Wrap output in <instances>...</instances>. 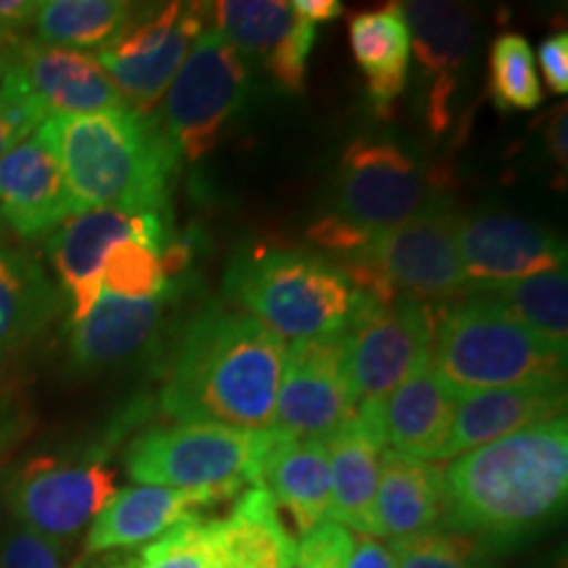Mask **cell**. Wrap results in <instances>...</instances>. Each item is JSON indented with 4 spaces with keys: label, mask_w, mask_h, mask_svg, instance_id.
Masks as SVG:
<instances>
[{
    "label": "cell",
    "mask_w": 568,
    "mask_h": 568,
    "mask_svg": "<svg viewBox=\"0 0 568 568\" xmlns=\"http://www.w3.org/2000/svg\"><path fill=\"white\" fill-rule=\"evenodd\" d=\"M77 216L59 161L38 132L0 159V222L19 237L55 232Z\"/></svg>",
    "instance_id": "cell-18"
},
{
    "label": "cell",
    "mask_w": 568,
    "mask_h": 568,
    "mask_svg": "<svg viewBox=\"0 0 568 568\" xmlns=\"http://www.w3.org/2000/svg\"><path fill=\"white\" fill-rule=\"evenodd\" d=\"M122 240H138L161 255L163 247L172 243L169 213H124L113 209L82 211L63 222L48 240L55 274L71 301V324L82 322L98 303L103 290L101 276L105 255Z\"/></svg>",
    "instance_id": "cell-14"
},
{
    "label": "cell",
    "mask_w": 568,
    "mask_h": 568,
    "mask_svg": "<svg viewBox=\"0 0 568 568\" xmlns=\"http://www.w3.org/2000/svg\"><path fill=\"white\" fill-rule=\"evenodd\" d=\"M42 122H45V113L34 103L30 90L11 63L9 71L0 77V159L11 148H17L21 140L38 132Z\"/></svg>",
    "instance_id": "cell-36"
},
{
    "label": "cell",
    "mask_w": 568,
    "mask_h": 568,
    "mask_svg": "<svg viewBox=\"0 0 568 568\" xmlns=\"http://www.w3.org/2000/svg\"><path fill=\"white\" fill-rule=\"evenodd\" d=\"M293 11L297 17L311 21V24H318V21H332L337 17H343V3L339 0H295Z\"/></svg>",
    "instance_id": "cell-45"
},
{
    "label": "cell",
    "mask_w": 568,
    "mask_h": 568,
    "mask_svg": "<svg viewBox=\"0 0 568 568\" xmlns=\"http://www.w3.org/2000/svg\"><path fill=\"white\" fill-rule=\"evenodd\" d=\"M251 90V69L216 30H203L163 95L161 130L187 161L219 145Z\"/></svg>",
    "instance_id": "cell-8"
},
{
    "label": "cell",
    "mask_w": 568,
    "mask_h": 568,
    "mask_svg": "<svg viewBox=\"0 0 568 568\" xmlns=\"http://www.w3.org/2000/svg\"><path fill=\"white\" fill-rule=\"evenodd\" d=\"M343 335L355 406L385 400L432 355L435 314L406 295L382 303L361 293Z\"/></svg>",
    "instance_id": "cell-9"
},
{
    "label": "cell",
    "mask_w": 568,
    "mask_h": 568,
    "mask_svg": "<svg viewBox=\"0 0 568 568\" xmlns=\"http://www.w3.org/2000/svg\"><path fill=\"white\" fill-rule=\"evenodd\" d=\"M203 6L169 3L140 17L98 51L109 80L132 111L151 116L203 32Z\"/></svg>",
    "instance_id": "cell-11"
},
{
    "label": "cell",
    "mask_w": 568,
    "mask_h": 568,
    "mask_svg": "<svg viewBox=\"0 0 568 568\" xmlns=\"http://www.w3.org/2000/svg\"><path fill=\"white\" fill-rule=\"evenodd\" d=\"M468 297H477L508 316L531 335L566 353L568 347V276L566 268L527 276L516 282L471 284Z\"/></svg>",
    "instance_id": "cell-29"
},
{
    "label": "cell",
    "mask_w": 568,
    "mask_h": 568,
    "mask_svg": "<svg viewBox=\"0 0 568 568\" xmlns=\"http://www.w3.org/2000/svg\"><path fill=\"white\" fill-rule=\"evenodd\" d=\"M397 568H493V552L479 539L453 529H429L395 539Z\"/></svg>",
    "instance_id": "cell-33"
},
{
    "label": "cell",
    "mask_w": 568,
    "mask_h": 568,
    "mask_svg": "<svg viewBox=\"0 0 568 568\" xmlns=\"http://www.w3.org/2000/svg\"><path fill=\"white\" fill-rule=\"evenodd\" d=\"M284 345L243 311H205L184 326L161 393L163 414L237 429H272Z\"/></svg>",
    "instance_id": "cell-2"
},
{
    "label": "cell",
    "mask_w": 568,
    "mask_h": 568,
    "mask_svg": "<svg viewBox=\"0 0 568 568\" xmlns=\"http://www.w3.org/2000/svg\"><path fill=\"white\" fill-rule=\"evenodd\" d=\"M101 568H216L211 521H201V516L187 518L134 556L113 560Z\"/></svg>",
    "instance_id": "cell-34"
},
{
    "label": "cell",
    "mask_w": 568,
    "mask_h": 568,
    "mask_svg": "<svg viewBox=\"0 0 568 568\" xmlns=\"http://www.w3.org/2000/svg\"><path fill=\"white\" fill-rule=\"evenodd\" d=\"M387 447L403 456L443 460L458 410V393L435 372L432 355L379 400Z\"/></svg>",
    "instance_id": "cell-21"
},
{
    "label": "cell",
    "mask_w": 568,
    "mask_h": 568,
    "mask_svg": "<svg viewBox=\"0 0 568 568\" xmlns=\"http://www.w3.org/2000/svg\"><path fill=\"white\" fill-rule=\"evenodd\" d=\"M59 293L32 255L0 251V368L51 324Z\"/></svg>",
    "instance_id": "cell-28"
},
{
    "label": "cell",
    "mask_w": 568,
    "mask_h": 568,
    "mask_svg": "<svg viewBox=\"0 0 568 568\" xmlns=\"http://www.w3.org/2000/svg\"><path fill=\"white\" fill-rule=\"evenodd\" d=\"M456 224L458 219L439 203L414 222L374 234L364 251L345 261L343 272L361 293L382 303L397 295L424 305L458 301L471 282L460 264Z\"/></svg>",
    "instance_id": "cell-7"
},
{
    "label": "cell",
    "mask_w": 568,
    "mask_h": 568,
    "mask_svg": "<svg viewBox=\"0 0 568 568\" xmlns=\"http://www.w3.org/2000/svg\"><path fill=\"white\" fill-rule=\"evenodd\" d=\"M316 27L311 21L297 17L293 32L284 38L276 51L264 61L268 74L280 82L282 90L303 92L305 88V67H308V55L314 51Z\"/></svg>",
    "instance_id": "cell-39"
},
{
    "label": "cell",
    "mask_w": 568,
    "mask_h": 568,
    "mask_svg": "<svg viewBox=\"0 0 568 568\" xmlns=\"http://www.w3.org/2000/svg\"><path fill=\"white\" fill-rule=\"evenodd\" d=\"M566 126H568V119H566V109H560L552 113L550 124H548V148L552 153V159L558 163H566L568 161V140H566Z\"/></svg>",
    "instance_id": "cell-46"
},
{
    "label": "cell",
    "mask_w": 568,
    "mask_h": 568,
    "mask_svg": "<svg viewBox=\"0 0 568 568\" xmlns=\"http://www.w3.org/2000/svg\"><path fill=\"white\" fill-rule=\"evenodd\" d=\"M0 234H3V222H0Z\"/></svg>",
    "instance_id": "cell-49"
},
{
    "label": "cell",
    "mask_w": 568,
    "mask_h": 568,
    "mask_svg": "<svg viewBox=\"0 0 568 568\" xmlns=\"http://www.w3.org/2000/svg\"><path fill=\"white\" fill-rule=\"evenodd\" d=\"M224 290L247 316L282 339L343 329L361 295L343 266L303 251L234 255Z\"/></svg>",
    "instance_id": "cell-4"
},
{
    "label": "cell",
    "mask_w": 568,
    "mask_h": 568,
    "mask_svg": "<svg viewBox=\"0 0 568 568\" xmlns=\"http://www.w3.org/2000/svg\"><path fill=\"white\" fill-rule=\"evenodd\" d=\"M101 287L103 293L142 301V297H161L169 282L161 272L159 253L138 240H122L105 255Z\"/></svg>",
    "instance_id": "cell-35"
},
{
    "label": "cell",
    "mask_w": 568,
    "mask_h": 568,
    "mask_svg": "<svg viewBox=\"0 0 568 568\" xmlns=\"http://www.w3.org/2000/svg\"><path fill=\"white\" fill-rule=\"evenodd\" d=\"M163 297H119L103 293L82 322L69 324V361L80 372H101L142 351L159 332Z\"/></svg>",
    "instance_id": "cell-24"
},
{
    "label": "cell",
    "mask_w": 568,
    "mask_h": 568,
    "mask_svg": "<svg viewBox=\"0 0 568 568\" xmlns=\"http://www.w3.org/2000/svg\"><path fill=\"white\" fill-rule=\"evenodd\" d=\"M0 568H80L69 566L67 545L34 535L30 529L0 531Z\"/></svg>",
    "instance_id": "cell-37"
},
{
    "label": "cell",
    "mask_w": 568,
    "mask_h": 568,
    "mask_svg": "<svg viewBox=\"0 0 568 568\" xmlns=\"http://www.w3.org/2000/svg\"><path fill=\"white\" fill-rule=\"evenodd\" d=\"M230 500L211 489H172V487H126L111 497V503L92 518L84 537V556H103L113 550H130L151 542L187 518L201 516V508Z\"/></svg>",
    "instance_id": "cell-19"
},
{
    "label": "cell",
    "mask_w": 568,
    "mask_h": 568,
    "mask_svg": "<svg viewBox=\"0 0 568 568\" xmlns=\"http://www.w3.org/2000/svg\"><path fill=\"white\" fill-rule=\"evenodd\" d=\"M38 6V0H0V30L11 32L13 27L32 24Z\"/></svg>",
    "instance_id": "cell-44"
},
{
    "label": "cell",
    "mask_w": 568,
    "mask_h": 568,
    "mask_svg": "<svg viewBox=\"0 0 568 568\" xmlns=\"http://www.w3.org/2000/svg\"><path fill=\"white\" fill-rule=\"evenodd\" d=\"M432 366L458 395L566 379V353L477 297L453 305L432 339Z\"/></svg>",
    "instance_id": "cell-5"
},
{
    "label": "cell",
    "mask_w": 568,
    "mask_h": 568,
    "mask_svg": "<svg viewBox=\"0 0 568 568\" xmlns=\"http://www.w3.org/2000/svg\"><path fill=\"white\" fill-rule=\"evenodd\" d=\"M456 240L471 284L516 282L566 268V245L556 234L506 213L458 219Z\"/></svg>",
    "instance_id": "cell-15"
},
{
    "label": "cell",
    "mask_w": 568,
    "mask_h": 568,
    "mask_svg": "<svg viewBox=\"0 0 568 568\" xmlns=\"http://www.w3.org/2000/svg\"><path fill=\"white\" fill-rule=\"evenodd\" d=\"M216 568H295V542L264 487L240 493L232 514L211 521Z\"/></svg>",
    "instance_id": "cell-25"
},
{
    "label": "cell",
    "mask_w": 568,
    "mask_h": 568,
    "mask_svg": "<svg viewBox=\"0 0 568 568\" xmlns=\"http://www.w3.org/2000/svg\"><path fill=\"white\" fill-rule=\"evenodd\" d=\"M13 34L11 32H6V30H0V51H9V48L13 45Z\"/></svg>",
    "instance_id": "cell-48"
},
{
    "label": "cell",
    "mask_w": 568,
    "mask_h": 568,
    "mask_svg": "<svg viewBox=\"0 0 568 568\" xmlns=\"http://www.w3.org/2000/svg\"><path fill=\"white\" fill-rule=\"evenodd\" d=\"M355 408L343 329L293 339L284 353L274 429L295 439H322Z\"/></svg>",
    "instance_id": "cell-13"
},
{
    "label": "cell",
    "mask_w": 568,
    "mask_h": 568,
    "mask_svg": "<svg viewBox=\"0 0 568 568\" xmlns=\"http://www.w3.org/2000/svg\"><path fill=\"white\" fill-rule=\"evenodd\" d=\"M13 45H17V42H13ZM13 45L9 48V51H0V77H3L6 71H9V67H11V51H13Z\"/></svg>",
    "instance_id": "cell-47"
},
{
    "label": "cell",
    "mask_w": 568,
    "mask_h": 568,
    "mask_svg": "<svg viewBox=\"0 0 568 568\" xmlns=\"http://www.w3.org/2000/svg\"><path fill=\"white\" fill-rule=\"evenodd\" d=\"M345 568H397L393 545H385L382 539L368 535L355 537V548Z\"/></svg>",
    "instance_id": "cell-42"
},
{
    "label": "cell",
    "mask_w": 568,
    "mask_h": 568,
    "mask_svg": "<svg viewBox=\"0 0 568 568\" xmlns=\"http://www.w3.org/2000/svg\"><path fill=\"white\" fill-rule=\"evenodd\" d=\"M400 9L410 34V55H416L418 63L439 80L432 122L443 126V92L453 90V77L471 51L474 34H477L474 13L468 6L450 3V0H410V3H400Z\"/></svg>",
    "instance_id": "cell-26"
},
{
    "label": "cell",
    "mask_w": 568,
    "mask_h": 568,
    "mask_svg": "<svg viewBox=\"0 0 568 568\" xmlns=\"http://www.w3.org/2000/svg\"><path fill=\"white\" fill-rule=\"evenodd\" d=\"M539 69H542L545 82L556 95H566L568 92V34L552 32L550 38L539 42Z\"/></svg>",
    "instance_id": "cell-41"
},
{
    "label": "cell",
    "mask_w": 568,
    "mask_h": 568,
    "mask_svg": "<svg viewBox=\"0 0 568 568\" xmlns=\"http://www.w3.org/2000/svg\"><path fill=\"white\" fill-rule=\"evenodd\" d=\"M216 32L240 55L266 61L293 32L297 13L284 0H222L213 6Z\"/></svg>",
    "instance_id": "cell-31"
},
{
    "label": "cell",
    "mask_w": 568,
    "mask_h": 568,
    "mask_svg": "<svg viewBox=\"0 0 568 568\" xmlns=\"http://www.w3.org/2000/svg\"><path fill=\"white\" fill-rule=\"evenodd\" d=\"M11 63L45 119L84 116L126 105L95 55L84 51L45 45L38 40L17 42Z\"/></svg>",
    "instance_id": "cell-16"
},
{
    "label": "cell",
    "mask_w": 568,
    "mask_h": 568,
    "mask_svg": "<svg viewBox=\"0 0 568 568\" xmlns=\"http://www.w3.org/2000/svg\"><path fill=\"white\" fill-rule=\"evenodd\" d=\"M489 95L503 111H535L542 103L535 48L524 34L506 32L489 48Z\"/></svg>",
    "instance_id": "cell-32"
},
{
    "label": "cell",
    "mask_w": 568,
    "mask_h": 568,
    "mask_svg": "<svg viewBox=\"0 0 568 568\" xmlns=\"http://www.w3.org/2000/svg\"><path fill=\"white\" fill-rule=\"evenodd\" d=\"M351 51L366 74L368 98L379 113H389L403 95L410 69V34L400 3L351 17Z\"/></svg>",
    "instance_id": "cell-27"
},
{
    "label": "cell",
    "mask_w": 568,
    "mask_h": 568,
    "mask_svg": "<svg viewBox=\"0 0 568 568\" xmlns=\"http://www.w3.org/2000/svg\"><path fill=\"white\" fill-rule=\"evenodd\" d=\"M329 456V518L358 535L374 537V495L379 460L387 447L379 400L361 403L335 432L322 437Z\"/></svg>",
    "instance_id": "cell-17"
},
{
    "label": "cell",
    "mask_w": 568,
    "mask_h": 568,
    "mask_svg": "<svg viewBox=\"0 0 568 568\" xmlns=\"http://www.w3.org/2000/svg\"><path fill=\"white\" fill-rule=\"evenodd\" d=\"M138 17V6L124 0H45L34 13V34L45 45L101 51Z\"/></svg>",
    "instance_id": "cell-30"
},
{
    "label": "cell",
    "mask_w": 568,
    "mask_h": 568,
    "mask_svg": "<svg viewBox=\"0 0 568 568\" xmlns=\"http://www.w3.org/2000/svg\"><path fill=\"white\" fill-rule=\"evenodd\" d=\"M253 487H264L274 497L276 508L287 510L303 537L329 516L332 474L324 443L295 439L274 429Z\"/></svg>",
    "instance_id": "cell-22"
},
{
    "label": "cell",
    "mask_w": 568,
    "mask_h": 568,
    "mask_svg": "<svg viewBox=\"0 0 568 568\" xmlns=\"http://www.w3.org/2000/svg\"><path fill=\"white\" fill-rule=\"evenodd\" d=\"M445 474V529L489 552L558 521L568 497V422L529 426L456 456Z\"/></svg>",
    "instance_id": "cell-1"
},
{
    "label": "cell",
    "mask_w": 568,
    "mask_h": 568,
    "mask_svg": "<svg viewBox=\"0 0 568 568\" xmlns=\"http://www.w3.org/2000/svg\"><path fill=\"white\" fill-rule=\"evenodd\" d=\"M566 410V379L479 389L458 395L456 422L443 460L503 439L529 426L552 422Z\"/></svg>",
    "instance_id": "cell-20"
},
{
    "label": "cell",
    "mask_w": 568,
    "mask_h": 568,
    "mask_svg": "<svg viewBox=\"0 0 568 568\" xmlns=\"http://www.w3.org/2000/svg\"><path fill=\"white\" fill-rule=\"evenodd\" d=\"M38 134L59 161L77 213H169V184L180 169V151L159 119L124 105L45 119Z\"/></svg>",
    "instance_id": "cell-3"
},
{
    "label": "cell",
    "mask_w": 568,
    "mask_h": 568,
    "mask_svg": "<svg viewBox=\"0 0 568 568\" xmlns=\"http://www.w3.org/2000/svg\"><path fill=\"white\" fill-rule=\"evenodd\" d=\"M272 429H237L211 422H180L142 432L126 447V471L138 485L211 489L234 497L253 485Z\"/></svg>",
    "instance_id": "cell-6"
},
{
    "label": "cell",
    "mask_w": 568,
    "mask_h": 568,
    "mask_svg": "<svg viewBox=\"0 0 568 568\" xmlns=\"http://www.w3.org/2000/svg\"><path fill=\"white\" fill-rule=\"evenodd\" d=\"M116 495V474L103 460L38 458L13 471L3 503L17 527L67 545Z\"/></svg>",
    "instance_id": "cell-12"
},
{
    "label": "cell",
    "mask_w": 568,
    "mask_h": 568,
    "mask_svg": "<svg viewBox=\"0 0 568 568\" xmlns=\"http://www.w3.org/2000/svg\"><path fill=\"white\" fill-rule=\"evenodd\" d=\"M353 548V531L326 518L311 531H305L301 545H295V568H345Z\"/></svg>",
    "instance_id": "cell-38"
},
{
    "label": "cell",
    "mask_w": 568,
    "mask_h": 568,
    "mask_svg": "<svg viewBox=\"0 0 568 568\" xmlns=\"http://www.w3.org/2000/svg\"><path fill=\"white\" fill-rule=\"evenodd\" d=\"M439 203L435 182L397 142L358 138L345 148L337 209L347 224L379 234L414 222Z\"/></svg>",
    "instance_id": "cell-10"
},
{
    "label": "cell",
    "mask_w": 568,
    "mask_h": 568,
    "mask_svg": "<svg viewBox=\"0 0 568 568\" xmlns=\"http://www.w3.org/2000/svg\"><path fill=\"white\" fill-rule=\"evenodd\" d=\"M445 516V474L435 460L385 447L374 495V537L406 539L437 529Z\"/></svg>",
    "instance_id": "cell-23"
},
{
    "label": "cell",
    "mask_w": 568,
    "mask_h": 568,
    "mask_svg": "<svg viewBox=\"0 0 568 568\" xmlns=\"http://www.w3.org/2000/svg\"><path fill=\"white\" fill-rule=\"evenodd\" d=\"M308 234L314 243L329 247V251L351 253V255L364 251V247L372 243V237H374V234H366L364 230L347 224L345 219H339V216L322 219V222H316L314 226H311Z\"/></svg>",
    "instance_id": "cell-40"
},
{
    "label": "cell",
    "mask_w": 568,
    "mask_h": 568,
    "mask_svg": "<svg viewBox=\"0 0 568 568\" xmlns=\"http://www.w3.org/2000/svg\"><path fill=\"white\" fill-rule=\"evenodd\" d=\"M24 410L17 406L13 395L0 387V453H6L17 439L24 435Z\"/></svg>",
    "instance_id": "cell-43"
}]
</instances>
